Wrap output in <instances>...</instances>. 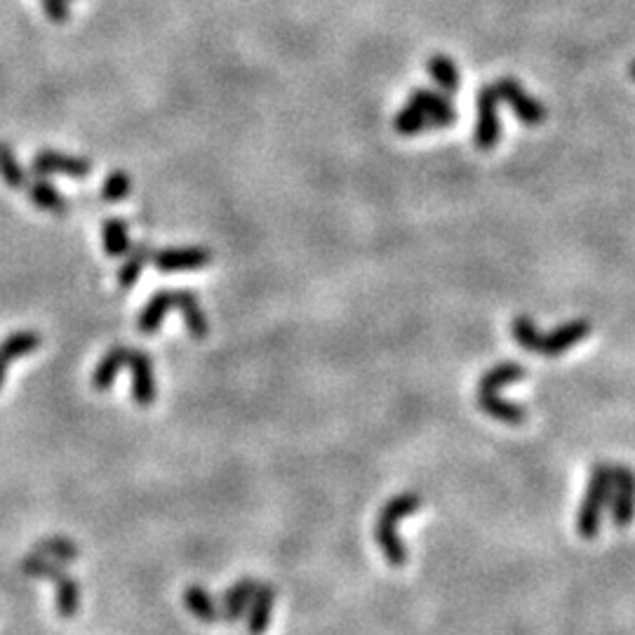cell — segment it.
Returning <instances> with one entry per match:
<instances>
[{"instance_id":"obj_1","label":"cell","mask_w":635,"mask_h":635,"mask_svg":"<svg viewBox=\"0 0 635 635\" xmlns=\"http://www.w3.org/2000/svg\"><path fill=\"white\" fill-rule=\"evenodd\" d=\"M424 506V497L417 492H403L386 501V506L379 511L377 523H374V541L381 548V556L391 567H403L407 563V546L400 537L398 527L405 518L414 516Z\"/></svg>"},{"instance_id":"obj_18","label":"cell","mask_w":635,"mask_h":635,"mask_svg":"<svg viewBox=\"0 0 635 635\" xmlns=\"http://www.w3.org/2000/svg\"><path fill=\"white\" fill-rule=\"evenodd\" d=\"M127 356H130V349H127V346H113V349L99 360L95 372H92V389L109 391L113 381H116L118 377V372L127 367Z\"/></svg>"},{"instance_id":"obj_24","label":"cell","mask_w":635,"mask_h":635,"mask_svg":"<svg viewBox=\"0 0 635 635\" xmlns=\"http://www.w3.org/2000/svg\"><path fill=\"white\" fill-rule=\"evenodd\" d=\"M153 257L151 254V250H149V245H137L135 250H130L127 252V259H125V264L120 266V271H118V285L123 287V290H127V287H132L139 280V276H142V269H144V264L149 262V259Z\"/></svg>"},{"instance_id":"obj_9","label":"cell","mask_w":635,"mask_h":635,"mask_svg":"<svg viewBox=\"0 0 635 635\" xmlns=\"http://www.w3.org/2000/svg\"><path fill=\"white\" fill-rule=\"evenodd\" d=\"M127 367L132 372V398L139 407H149L156 400V377H153L151 358L144 351L130 349Z\"/></svg>"},{"instance_id":"obj_23","label":"cell","mask_w":635,"mask_h":635,"mask_svg":"<svg viewBox=\"0 0 635 635\" xmlns=\"http://www.w3.org/2000/svg\"><path fill=\"white\" fill-rule=\"evenodd\" d=\"M102 236H104V250L109 257L118 259L130 252V233H127L125 219H106Z\"/></svg>"},{"instance_id":"obj_14","label":"cell","mask_w":635,"mask_h":635,"mask_svg":"<svg viewBox=\"0 0 635 635\" xmlns=\"http://www.w3.org/2000/svg\"><path fill=\"white\" fill-rule=\"evenodd\" d=\"M40 346V334L33 330H24V332H15L10 334L8 339H3L0 344V386L5 384V374H8V367L15 358L29 356Z\"/></svg>"},{"instance_id":"obj_8","label":"cell","mask_w":635,"mask_h":635,"mask_svg":"<svg viewBox=\"0 0 635 635\" xmlns=\"http://www.w3.org/2000/svg\"><path fill=\"white\" fill-rule=\"evenodd\" d=\"M588 334H591V323H588V320H567V323L558 325L556 330L544 334V342H541L539 353L548 358H558L563 356L565 351L574 349V346H577L581 339H586Z\"/></svg>"},{"instance_id":"obj_5","label":"cell","mask_w":635,"mask_h":635,"mask_svg":"<svg viewBox=\"0 0 635 635\" xmlns=\"http://www.w3.org/2000/svg\"><path fill=\"white\" fill-rule=\"evenodd\" d=\"M612 523L628 527L635 518V471L628 466H612V497H610Z\"/></svg>"},{"instance_id":"obj_10","label":"cell","mask_w":635,"mask_h":635,"mask_svg":"<svg viewBox=\"0 0 635 635\" xmlns=\"http://www.w3.org/2000/svg\"><path fill=\"white\" fill-rule=\"evenodd\" d=\"M273 607H276V588L271 584H257L254 596L247 607V633L250 635H264L269 631L273 619Z\"/></svg>"},{"instance_id":"obj_29","label":"cell","mask_w":635,"mask_h":635,"mask_svg":"<svg viewBox=\"0 0 635 635\" xmlns=\"http://www.w3.org/2000/svg\"><path fill=\"white\" fill-rule=\"evenodd\" d=\"M393 127H396V132H400V135L405 137H412L417 135V132H424L429 130L431 120L426 118L424 111H419L414 104H407L403 111H398V116L393 118Z\"/></svg>"},{"instance_id":"obj_15","label":"cell","mask_w":635,"mask_h":635,"mask_svg":"<svg viewBox=\"0 0 635 635\" xmlns=\"http://www.w3.org/2000/svg\"><path fill=\"white\" fill-rule=\"evenodd\" d=\"M478 405L485 414H490L497 421H504V424L520 426L527 419L525 407L511 403V400H504L497 391H478Z\"/></svg>"},{"instance_id":"obj_16","label":"cell","mask_w":635,"mask_h":635,"mask_svg":"<svg viewBox=\"0 0 635 635\" xmlns=\"http://www.w3.org/2000/svg\"><path fill=\"white\" fill-rule=\"evenodd\" d=\"M257 584L259 581H254V579H240V581H236V584H231L229 588H226V593L222 598L224 621H231L233 624V621H240L245 617Z\"/></svg>"},{"instance_id":"obj_22","label":"cell","mask_w":635,"mask_h":635,"mask_svg":"<svg viewBox=\"0 0 635 635\" xmlns=\"http://www.w3.org/2000/svg\"><path fill=\"white\" fill-rule=\"evenodd\" d=\"M55 598H57V614L62 619H73L80 610V598H83V593H80V586L78 581L69 577V574H62L55 581Z\"/></svg>"},{"instance_id":"obj_3","label":"cell","mask_w":635,"mask_h":635,"mask_svg":"<svg viewBox=\"0 0 635 635\" xmlns=\"http://www.w3.org/2000/svg\"><path fill=\"white\" fill-rule=\"evenodd\" d=\"M494 90H497L501 102H506L516 111V116L523 125L537 127L546 120L544 104H541L539 99H534L530 92H525V88L516 78H499L497 83H494Z\"/></svg>"},{"instance_id":"obj_30","label":"cell","mask_w":635,"mask_h":635,"mask_svg":"<svg viewBox=\"0 0 635 635\" xmlns=\"http://www.w3.org/2000/svg\"><path fill=\"white\" fill-rule=\"evenodd\" d=\"M130 189H132V182L130 177H127V172L113 170L102 186V198L106 200V203H118V200H125L127 196H130Z\"/></svg>"},{"instance_id":"obj_32","label":"cell","mask_w":635,"mask_h":635,"mask_svg":"<svg viewBox=\"0 0 635 635\" xmlns=\"http://www.w3.org/2000/svg\"><path fill=\"white\" fill-rule=\"evenodd\" d=\"M631 76H633V80H635V62L631 64Z\"/></svg>"},{"instance_id":"obj_6","label":"cell","mask_w":635,"mask_h":635,"mask_svg":"<svg viewBox=\"0 0 635 635\" xmlns=\"http://www.w3.org/2000/svg\"><path fill=\"white\" fill-rule=\"evenodd\" d=\"M212 262V252L205 247H165L153 254V264L160 273L200 271Z\"/></svg>"},{"instance_id":"obj_21","label":"cell","mask_w":635,"mask_h":635,"mask_svg":"<svg viewBox=\"0 0 635 635\" xmlns=\"http://www.w3.org/2000/svg\"><path fill=\"white\" fill-rule=\"evenodd\" d=\"M525 377V367L518 363H511V360H504V363L494 365L492 370H487L480 379L478 391H501L508 384H516Z\"/></svg>"},{"instance_id":"obj_33","label":"cell","mask_w":635,"mask_h":635,"mask_svg":"<svg viewBox=\"0 0 635 635\" xmlns=\"http://www.w3.org/2000/svg\"><path fill=\"white\" fill-rule=\"evenodd\" d=\"M69 3H71V0H69Z\"/></svg>"},{"instance_id":"obj_19","label":"cell","mask_w":635,"mask_h":635,"mask_svg":"<svg viewBox=\"0 0 635 635\" xmlns=\"http://www.w3.org/2000/svg\"><path fill=\"white\" fill-rule=\"evenodd\" d=\"M167 311H172V290H160L146 302V306L139 313L137 330L142 334H156L163 325Z\"/></svg>"},{"instance_id":"obj_17","label":"cell","mask_w":635,"mask_h":635,"mask_svg":"<svg viewBox=\"0 0 635 635\" xmlns=\"http://www.w3.org/2000/svg\"><path fill=\"white\" fill-rule=\"evenodd\" d=\"M26 196L31 198L33 205H38L40 210H48L52 212V215H66L69 212V200H66L62 193L57 191L55 184H50L48 179H29V184H26Z\"/></svg>"},{"instance_id":"obj_20","label":"cell","mask_w":635,"mask_h":635,"mask_svg":"<svg viewBox=\"0 0 635 635\" xmlns=\"http://www.w3.org/2000/svg\"><path fill=\"white\" fill-rule=\"evenodd\" d=\"M429 73L433 78V83L438 85L445 95H454L461 88V73L459 66L452 62L450 57L445 55H433L429 59Z\"/></svg>"},{"instance_id":"obj_27","label":"cell","mask_w":635,"mask_h":635,"mask_svg":"<svg viewBox=\"0 0 635 635\" xmlns=\"http://www.w3.org/2000/svg\"><path fill=\"white\" fill-rule=\"evenodd\" d=\"M36 551L40 553V556H45V558H50V560H57V563H62V565H69V563H73V560L78 558V546L73 544L71 539H66V537H48V539H43L36 546Z\"/></svg>"},{"instance_id":"obj_4","label":"cell","mask_w":635,"mask_h":635,"mask_svg":"<svg viewBox=\"0 0 635 635\" xmlns=\"http://www.w3.org/2000/svg\"><path fill=\"white\" fill-rule=\"evenodd\" d=\"M478 123H476V137L473 142L480 151H490L499 144L501 139V120H499V104L501 99L494 90V85H485L478 92Z\"/></svg>"},{"instance_id":"obj_25","label":"cell","mask_w":635,"mask_h":635,"mask_svg":"<svg viewBox=\"0 0 635 635\" xmlns=\"http://www.w3.org/2000/svg\"><path fill=\"white\" fill-rule=\"evenodd\" d=\"M22 572L31 579H45L55 584V581L64 574V565L57 563V560L40 556L38 551H33L31 556L22 563Z\"/></svg>"},{"instance_id":"obj_12","label":"cell","mask_w":635,"mask_h":635,"mask_svg":"<svg viewBox=\"0 0 635 635\" xmlns=\"http://www.w3.org/2000/svg\"><path fill=\"white\" fill-rule=\"evenodd\" d=\"M184 607L189 610V614H193L200 624H217L222 621V605L217 603L215 596L203 584H191L186 586L184 591Z\"/></svg>"},{"instance_id":"obj_2","label":"cell","mask_w":635,"mask_h":635,"mask_svg":"<svg viewBox=\"0 0 635 635\" xmlns=\"http://www.w3.org/2000/svg\"><path fill=\"white\" fill-rule=\"evenodd\" d=\"M612 497V466L598 464L591 471L588 478L586 494L581 499L579 516H577V530L581 539H596L600 532V523H603V511L610 506Z\"/></svg>"},{"instance_id":"obj_31","label":"cell","mask_w":635,"mask_h":635,"mask_svg":"<svg viewBox=\"0 0 635 635\" xmlns=\"http://www.w3.org/2000/svg\"><path fill=\"white\" fill-rule=\"evenodd\" d=\"M43 8L52 22L62 24L69 19V0H43Z\"/></svg>"},{"instance_id":"obj_11","label":"cell","mask_w":635,"mask_h":635,"mask_svg":"<svg viewBox=\"0 0 635 635\" xmlns=\"http://www.w3.org/2000/svg\"><path fill=\"white\" fill-rule=\"evenodd\" d=\"M410 104L417 106L419 111H424L433 127H447L457 120V111H454L450 99H447L445 95H438V92L433 90H426V88L414 90L410 95Z\"/></svg>"},{"instance_id":"obj_28","label":"cell","mask_w":635,"mask_h":635,"mask_svg":"<svg viewBox=\"0 0 635 635\" xmlns=\"http://www.w3.org/2000/svg\"><path fill=\"white\" fill-rule=\"evenodd\" d=\"M511 330H513V337H516V342L520 344V349L530 351V353H539L541 351V342H544V334L539 332V327H537V323H534L532 318L518 316L511 323Z\"/></svg>"},{"instance_id":"obj_7","label":"cell","mask_w":635,"mask_h":635,"mask_svg":"<svg viewBox=\"0 0 635 635\" xmlns=\"http://www.w3.org/2000/svg\"><path fill=\"white\" fill-rule=\"evenodd\" d=\"M33 172L36 175H64L71 179H88L92 172V163L85 158L69 156V153L59 151H38L33 156Z\"/></svg>"},{"instance_id":"obj_13","label":"cell","mask_w":635,"mask_h":635,"mask_svg":"<svg viewBox=\"0 0 635 635\" xmlns=\"http://www.w3.org/2000/svg\"><path fill=\"white\" fill-rule=\"evenodd\" d=\"M172 309H177L182 313L186 330H189L196 339L207 337L210 332V325H207V318L203 309H200L198 297L189 290H175L172 292Z\"/></svg>"},{"instance_id":"obj_26","label":"cell","mask_w":635,"mask_h":635,"mask_svg":"<svg viewBox=\"0 0 635 635\" xmlns=\"http://www.w3.org/2000/svg\"><path fill=\"white\" fill-rule=\"evenodd\" d=\"M0 177L12 189H26V184H29V175L19 165L15 151L8 144H0Z\"/></svg>"}]
</instances>
